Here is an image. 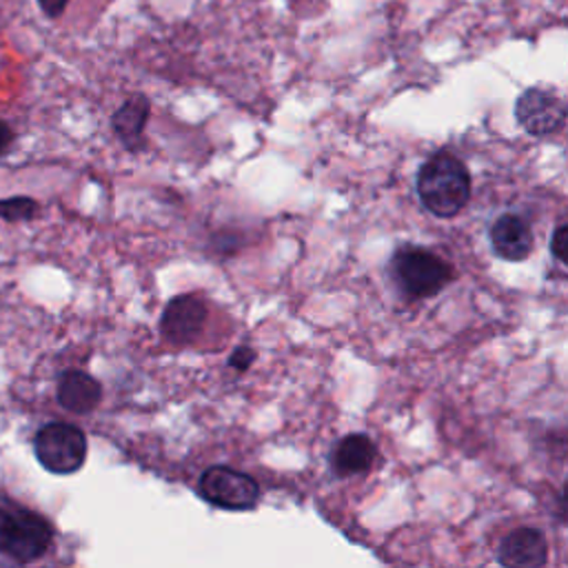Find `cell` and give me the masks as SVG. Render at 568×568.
<instances>
[{
    "label": "cell",
    "mask_w": 568,
    "mask_h": 568,
    "mask_svg": "<svg viewBox=\"0 0 568 568\" xmlns=\"http://www.w3.org/2000/svg\"><path fill=\"white\" fill-rule=\"evenodd\" d=\"M515 118L526 134L544 138L564 127L566 103L553 90L530 87L517 98Z\"/></svg>",
    "instance_id": "cell-6"
},
{
    "label": "cell",
    "mask_w": 568,
    "mask_h": 568,
    "mask_svg": "<svg viewBox=\"0 0 568 568\" xmlns=\"http://www.w3.org/2000/svg\"><path fill=\"white\" fill-rule=\"evenodd\" d=\"M59 404L70 413H92L103 400V387L85 371H65L59 380Z\"/></svg>",
    "instance_id": "cell-11"
},
{
    "label": "cell",
    "mask_w": 568,
    "mask_h": 568,
    "mask_svg": "<svg viewBox=\"0 0 568 568\" xmlns=\"http://www.w3.org/2000/svg\"><path fill=\"white\" fill-rule=\"evenodd\" d=\"M14 143V129L6 123L0 120V154H6Z\"/></svg>",
    "instance_id": "cell-17"
},
{
    "label": "cell",
    "mask_w": 568,
    "mask_h": 568,
    "mask_svg": "<svg viewBox=\"0 0 568 568\" xmlns=\"http://www.w3.org/2000/svg\"><path fill=\"white\" fill-rule=\"evenodd\" d=\"M253 362H255V351L249 347H238L229 358V367L235 371H246Z\"/></svg>",
    "instance_id": "cell-15"
},
{
    "label": "cell",
    "mask_w": 568,
    "mask_h": 568,
    "mask_svg": "<svg viewBox=\"0 0 568 568\" xmlns=\"http://www.w3.org/2000/svg\"><path fill=\"white\" fill-rule=\"evenodd\" d=\"M566 244H568V227L559 224L550 238V251L559 264H566V249H568Z\"/></svg>",
    "instance_id": "cell-14"
},
{
    "label": "cell",
    "mask_w": 568,
    "mask_h": 568,
    "mask_svg": "<svg viewBox=\"0 0 568 568\" xmlns=\"http://www.w3.org/2000/svg\"><path fill=\"white\" fill-rule=\"evenodd\" d=\"M198 491L204 502L224 511H249L260 499V484L231 466H209L198 482Z\"/></svg>",
    "instance_id": "cell-5"
},
{
    "label": "cell",
    "mask_w": 568,
    "mask_h": 568,
    "mask_svg": "<svg viewBox=\"0 0 568 568\" xmlns=\"http://www.w3.org/2000/svg\"><path fill=\"white\" fill-rule=\"evenodd\" d=\"M378 449L376 442L365 433H351L336 442L329 455L332 471L338 477H354L367 473L376 462Z\"/></svg>",
    "instance_id": "cell-10"
},
{
    "label": "cell",
    "mask_w": 568,
    "mask_h": 568,
    "mask_svg": "<svg viewBox=\"0 0 568 568\" xmlns=\"http://www.w3.org/2000/svg\"><path fill=\"white\" fill-rule=\"evenodd\" d=\"M70 0H39V8L48 19H59L65 14Z\"/></svg>",
    "instance_id": "cell-16"
},
{
    "label": "cell",
    "mask_w": 568,
    "mask_h": 568,
    "mask_svg": "<svg viewBox=\"0 0 568 568\" xmlns=\"http://www.w3.org/2000/svg\"><path fill=\"white\" fill-rule=\"evenodd\" d=\"M416 187L424 209L438 218H455L471 200V173L449 151L433 154L420 167Z\"/></svg>",
    "instance_id": "cell-1"
},
{
    "label": "cell",
    "mask_w": 568,
    "mask_h": 568,
    "mask_svg": "<svg viewBox=\"0 0 568 568\" xmlns=\"http://www.w3.org/2000/svg\"><path fill=\"white\" fill-rule=\"evenodd\" d=\"M34 453L54 475H72L87 460V438L70 422H50L34 438Z\"/></svg>",
    "instance_id": "cell-4"
},
{
    "label": "cell",
    "mask_w": 568,
    "mask_h": 568,
    "mask_svg": "<svg viewBox=\"0 0 568 568\" xmlns=\"http://www.w3.org/2000/svg\"><path fill=\"white\" fill-rule=\"evenodd\" d=\"M491 246L506 262H522L535 246L528 220L517 213H504L491 224Z\"/></svg>",
    "instance_id": "cell-9"
},
{
    "label": "cell",
    "mask_w": 568,
    "mask_h": 568,
    "mask_svg": "<svg viewBox=\"0 0 568 568\" xmlns=\"http://www.w3.org/2000/svg\"><path fill=\"white\" fill-rule=\"evenodd\" d=\"M393 275L407 296L431 298L453 280V266L433 251L402 246L393 255Z\"/></svg>",
    "instance_id": "cell-3"
},
{
    "label": "cell",
    "mask_w": 568,
    "mask_h": 568,
    "mask_svg": "<svg viewBox=\"0 0 568 568\" xmlns=\"http://www.w3.org/2000/svg\"><path fill=\"white\" fill-rule=\"evenodd\" d=\"M149 112H151L149 101L145 96H134L127 103H123L118 107V112L114 114V118H112L114 132L127 149H132V151L140 149L143 132L149 120Z\"/></svg>",
    "instance_id": "cell-12"
},
{
    "label": "cell",
    "mask_w": 568,
    "mask_h": 568,
    "mask_svg": "<svg viewBox=\"0 0 568 568\" xmlns=\"http://www.w3.org/2000/svg\"><path fill=\"white\" fill-rule=\"evenodd\" d=\"M497 561L508 568L544 566L548 561V541L537 528H515L499 541Z\"/></svg>",
    "instance_id": "cell-8"
},
{
    "label": "cell",
    "mask_w": 568,
    "mask_h": 568,
    "mask_svg": "<svg viewBox=\"0 0 568 568\" xmlns=\"http://www.w3.org/2000/svg\"><path fill=\"white\" fill-rule=\"evenodd\" d=\"M39 211L36 200L28 198V196H17V198H6L0 200V218H6L10 222L17 220H32Z\"/></svg>",
    "instance_id": "cell-13"
},
{
    "label": "cell",
    "mask_w": 568,
    "mask_h": 568,
    "mask_svg": "<svg viewBox=\"0 0 568 568\" xmlns=\"http://www.w3.org/2000/svg\"><path fill=\"white\" fill-rule=\"evenodd\" d=\"M207 303L200 296H176L162 312L160 332L173 345H191L207 325Z\"/></svg>",
    "instance_id": "cell-7"
},
{
    "label": "cell",
    "mask_w": 568,
    "mask_h": 568,
    "mask_svg": "<svg viewBox=\"0 0 568 568\" xmlns=\"http://www.w3.org/2000/svg\"><path fill=\"white\" fill-rule=\"evenodd\" d=\"M52 541L54 528L43 515L17 504L0 506V555L30 564L41 559Z\"/></svg>",
    "instance_id": "cell-2"
}]
</instances>
